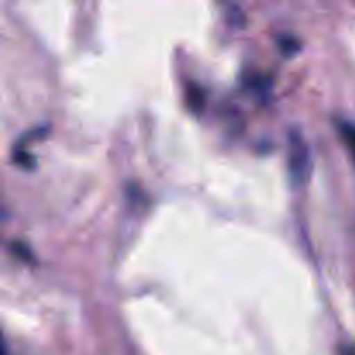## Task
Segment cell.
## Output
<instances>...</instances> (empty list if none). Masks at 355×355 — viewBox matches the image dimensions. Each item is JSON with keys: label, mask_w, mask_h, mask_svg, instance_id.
Segmentation results:
<instances>
[{"label": "cell", "mask_w": 355, "mask_h": 355, "mask_svg": "<svg viewBox=\"0 0 355 355\" xmlns=\"http://www.w3.org/2000/svg\"><path fill=\"white\" fill-rule=\"evenodd\" d=\"M281 45L286 47V52H293L298 49V42L293 37H281Z\"/></svg>", "instance_id": "cell-4"}, {"label": "cell", "mask_w": 355, "mask_h": 355, "mask_svg": "<svg viewBox=\"0 0 355 355\" xmlns=\"http://www.w3.org/2000/svg\"><path fill=\"white\" fill-rule=\"evenodd\" d=\"M290 155H288V166H290V175L295 186H300L309 179V173L312 170V156L309 149L307 141L298 130L290 132Z\"/></svg>", "instance_id": "cell-1"}, {"label": "cell", "mask_w": 355, "mask_h": 355, "mask_svg": "<svg viewBox=\"0 0 355 355\" xmlns=\"http://www.w3.org/2000/svg\"><path fill=\"white\" fill-rule=\"evenodd\" d=\"M10 252H12L14 255L21 257L23 260H30V250H28L23 243H19V241L10 243Z\"/></svg>", "instance_id": "cell-3"}, {"label": "cell", "mask_w": 355, "mask_h": 355, "mask_svg": "<svg viewBox=\"0 0 355 355\" xmlns=\"http://www.w3.org/2000/svg\"><path fill=\"white\" fill-rule=\"evenodd\" d=\"M340 134H342L343 142L349 148L350 155H352L354 162H355V123H349V121H343L340 125Z\"/></svg>", "instance_id": "cell-2"}]
</instances>
